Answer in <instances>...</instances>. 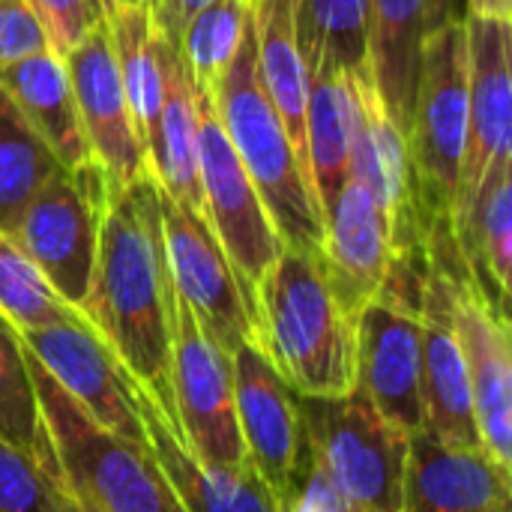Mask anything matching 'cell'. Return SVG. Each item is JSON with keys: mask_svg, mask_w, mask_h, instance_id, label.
Returning a JSON list of instances; mask_svg holds the SVG:
<instances>
[{"mask_svg": "<svg viewBox=\"0 0 512 512\" xmlns=\"http://www.w3.org/2000/svg\"><path fill=\"white\" fill-rule=\"evenodd\" d=\"M84 321L171 423V276L162 252L153 177L105 201Z\"/></svg>", "mask_w": 512, "mask_h": 512, "instance_id": "cell-1", "label": "cell"}, {"mask_svg": "<svg viewBox=\"0 0 512 512\" xmlns=\"http://www.w3.org/2000/svg\"><path fill=\"white\" fill-rule=\"evenodd\" d=\"M255 345L300 399H336L357 384L354 321L312 255L276 258L255 297Z\"/></svg>", "mask_w": 512, "mask_h": 512, "instance_id": "cell-2", "label": "cell"}, {"mask_svg": "<svg viewBox=\"0 0 512 512\" xmlns=\"http://www.w3.org/2000/svg\"><path fill=\"white\" fill-rule=\"evenodd\" d=\"M213 105L234 153L270 213L282 246L318 258L324 240L321 207L285 123L261 84L252 15L225 78L213 90Z\"/></svg>", "mask_w": 512, "mask_h": 512, "instance_id": "cell-3", "label": "cell"}, {"mask_svg": "<svg viewBox=\"0 0 512 512\" xmlns=\"http://www.w3.org/2000/svg\"><path fill=\"white\" fill-rule=\"evenodd\" d=\"M33 390L57 474L78 507L93 512H183L150 444L126 441L75 405L27 351Z\"/></svg>", "mask_w": 512, "mask_h": 512, "instance_id": "cell-4", "label": "cell"}, {"mask_svg": "<svg viewBox=\"0 0 512 512\" xmlns=\"http://www.w3.org/2000/svg\"><path fill=\"white\" fill-rule=\"evenodd\" d=\"M408 156L426 240L450 225L459 198L468 141V27L465 18H441L423 39L417 99L408 126Z\"/></svg>", "mask_w": 512, "mask_h": 512, "instance_id": "cell-5", "label": "cell"}, {"mask_svg": "<svg viewBox=\"0 0 512 512\" xmlns=\"http://www.w3.org/2000/svg\"><path fill=\"white\" fill-rule=\"evenodd\" d=\"M306 447L333 486L360 510H405L408 441L354 384L336 399H300Z\"/></svg>", "mask_w": 512, "mask_h": 512, "instance_id": "cell-6", "label": "cell"}, {"mask_svg": "<svg viewBox=\"0 0 512 512\" xmlns=\"http://www.w3.org/2000/svg\"><path fill=\"white\" fill-rule=\"evenodd\" d=\"M423 276L426 261L393 258L384 285L354 321L357 384L405 435L423 429Z\"/></svg>", "mask_w": 512, "mask_h": 512, "instance_id": "cell-7", "label": "cell"}, {"mask_svg": "<svg viewBox=\"0 0 512 512\" xmlns=\"http://www.w3.org/2000/svg\"><path fill=\"white\" fill-rule=\"evenodd\" d=\"M171 402L183 447L213 471L249 468L237 405L234 369L189 303L171 285Z\"/></svg>", "mask_w": 512, "mask_h": 512, "instance_id": "cell-8", "label": "cell"}, {"mask_svg": "<svg viewBox=\"0 0 512 512\" xmlns=\"http://www.w3.org/2000/svg\"><path fill=\"white\" fill-rule=\"evenodd\" d=\"M195 111H198V180L204 195V213L237 273V282L255 318V297L285 246L270 222V213L255 183L249 180L240 156L234 153L219 123L213 93L198 84H195Z\"/></svg>", "mask_w": 512, "mask_h": 512, "instance_id": "cell-9", "label": "cell"}, {"mask_svg": "<svg viewBox=\"0 0 512 512\" xmlns=\"http://www.w3.org/2000/svg\"><path fill=\"white\" fill-rule=\"evenodd\" d=\"M105 201L108 192L99 165L78 171L57 168L9 231L51 288L78 312L93 279Z\"/></svg>", "mask_w": 512, "mask_h": 512, "instance_id": "cell-10", "label": "cell"}, {"mask_svg": "<svg viewBox=\"0 0 512 512\" xmlns=\"http://www.w3.org/2000/svg\"><path fill=\"white\" fill-rule=\"evenodd\" d=\"M156 195L162 252L174 291L225 354H234L243 342H255V318L207 219L168 198L159 186Z\"/></svg>", "mask_w": 512, "mask_h": 512, "instance_id": "cell-11", "label": "cell"}, {"mask_svg": "<svg viewBox=\"0 0 512 512\" xmlns=\"http://www.w3.org/2000/svg\"><path fill=\"white\" fill-rule=\"evenodd\" d=\"M18 339L90 420L126 441L147 444L135 384L84 318L18 330Z\"/></svg>", "mask_w": 512, "mask_h": 512, "instance_id": "cell-12", "label": "cell"}, {"mask_svg": "<svg viewBox=\"0 0 512 512\" xmlns=\"http://www.w3.org/2000/svg\"><path fill=\"white\" fill-rule=\"evenodd\" d=\"M63 63L69 72L87 147L105 180V192L108 198L120 195L132 183L147 177L150 168L117 75L105 21L93 24L81 36V42L63 57Z\"/></svg>", "mask_w": 512, "mask_h": 512, "instance_id": "cell-13", "label": "cell"}, {"mask_svg": "<svg viewBox=\"0 0 512 512\" xmlns=\"http://www.w3.org/2000/svg\"><path fill=\"white\" fill-rule=\"evenodd\" d=\"M231 369L246 462L279 504L291 492L306 453L300 396H294L255 342H243L231 354Z\"/></svg>", "mask_w": 512, "mask_h": 512, "instance_id": "cell-14", "label": "cell"}, {"mask_svg": "<svg viewBox=\"0 0 512 512\" xmlns=\"http://www.w3.org/2000/svg\"><path fill=\"white\" fill-rule=\"evenodd\" d=\"M453 318L465 351L474 420L483 453L501 474L512 468V345L510 315L474 282L468 270L456 276Z\"/></svg>", "mask_w": 512, "mask_h": 512, "instance_id": "cell-15", "label": "cell"}, {"mask_svg": "<svg viewBox=\"0 0 512 512\" xmlns=\"http://www.w3.org/2000/svg\"><path fill=\"white\" fill-rule=\"evenodd\" d=\"M357 96V135L351 180H357L390 222L393 258H426V228L417 207L414 171L402 129L384 111L375 84L351 81Z\"/></svg>", "mask_w": 512, "mask_h": 512, "instance_id": "cell-16", "label": "cell"}, {"mask_svg": "<svg viewBox=\"0 0 512 512\" xmlns=\"http://www.w3.org/2000/svg\"><path fill=\"white\" fill-rule=\"evenodd\" d=\"M324 240L318 264L324 279L342 306V312L357 321L360 309L378 294L393 264L390 222L372 195L348 177L330 207L321 213Z\"/></svg>", "mask_w": 512, "mask_h": 512, "instance_id": "cell-17", "label": "cell"}, {"mask_svg": "<svg viewBox=\"0 0 512 512\" xmlns=\"http://www.w3.org/2000/svg\"><path fill=\"white\" fill-rule=\"evenodd\" d=\"M468 141L453 216L474 198L486 168L512 150L510 21L468 15Z\"/></svg>", "mask_w": 512, "mask_h": 512, "instance_id": "cell-18", "label": "cell"}, {"mask_svg": "<svg viewBox=\"0 0 512 512\" xmlns=\"http://www.w3.org/2000/svg\"><path fill=\"white\" fill-rule=\"evenodd\" d=\"M402 512H510V477L480 447H453L414 432Z\"/></svg>", "mask_w": 512, "mask_h": 512, "instance_id": "cell-19", "label": "cell"}, {"mask_svg": "<svg viewBox=\"0 0 512 512\" xmlns=\"http://www.w3.org/2000/svg\"><path fill=\"white\" fill-rule=\"evenodd\" d=\"M162 105L147 141V168L153 183L192 213L204 216V195L198 180V111L195 84L177 51V45L162 33ZM210 225V222H207Z\"/></svg>", "mask_w": 512, "mask_h": 512, "instance_id": "cell-20", "label": "cell"}, {"mask_svg": "<svg viewBox=\"0 0 512 512\" xmlns=\"http://www.w3.org/2000/svg\"><path fill=\"white\" fill-rule=\"evenodd\" d=\"M138 408L147 432L150 453L165 474L171 492L177 495L183 512H279L276 498L264 489V483L252 474V468L243 471H213L201 465L180 441L174 423L141 393Z\"/></svg>", "mask_w": 512, "mask_h": 512, "instance_id": "cell-21", "label": "cell"}, {"mask_svg": "<svg viewBox=\"0 0 512 512\" xmlns=\"http://www.w3.org/2000/svg\"><path fill=\"white\" fill-rule=\"evenodd\" d=\"M435 0H372L369 66L390 120L408 135L426 33L438 24Z\"/></svg>", "mask_w": 512, "mask_h": 512, "instance_id": "cell-22", "label": "cell"}, {"mask_svg": "<svg viewBox=\"0 0 512 512\" xmlns=\"http://www.w3.org/2000/svg\"><path fill=\"white\" fill-rule=\"evenodd\" d=\"M0 84L9 90L21 114L57 156V162L69 171L90 168L93 153L84 138L81 114L75 105V93L69 84V72L63 57L54 51H39L24 57L6 69H0Z\"/></svg>", "mask_w": 512, "mask_h": 512, "instance_id": "cell-23", "label": "cell"}, {"mask_svg": "<svg viewBox=\"0 0 512 512\" xmlns=\"http://www.w3.org/2000/svg\"><path fill=\"white\" fill-rule=\"evenodd\" d=\"M306 150L315 183V198L324 207L333 204L339 189L351 177V150L357 135V96L351 78L327 60L306 66Z\"/></svg>", "mask_w": 512, "mask_h": 512, "instance_id": "cell-24", "label": "cell"}, {"mask_svg": "<svg viewBox=\"0 0 512 512\" xmlns=\"http://www.w3.org/2000/svg\"><path fill=\"white\" fill-rule=\"evenodd\" d=\"M297 12H300V0H252L258 75L312 180L309 150H306L309 72L300 54V39H297Z\"/></svg>", "mask_w": 512, "mask_h": 512, "instance_id": "cell-25", "label": "cell"}, {"mask_svg": "<svg viewBox=\"0 0 512 512\" xmlns=\"http://www.w3.org/2000/svg\"><path fill=\"white\" fill-rule=\"evenodd\" d=\"M117 75L138 129V138L147 153V141L162 105V57H159V36L162 27L156 15L144 3H117L105 18Z\"/></svg>", "mask_w": 512, "mask_h": 512, "instance_id": "cell-26", "label": "cell"}, {"mask_svg": "<svg viewBox=\"0 0 512 512\" xmlns=\"http://www.w3.org/2000/svg\"><path fill=\"white\" fill-rule=\"evenodd\" d=\"M369 18L372 0H300L297 39L303 63L327 60L351 81H372Z\"/></svg>", "mask_w": 512, "mask_h": 512, "instance_id": "cell-27", "label": "cell"}, {"mask_svg": "<svg viewBox=\"0 0 512 512\" xmlns=\"http://www.w3.org/2000/svg\"><path fill=\"white\" fill-rule=\"evenodd\" d=\"M63 168L0 84V231H12L45 180Z\"/></svg>", "mask_w": 512, "mask_h": 512, "instance_id": "cell-28", "label": "cell"}, {"mask_svg": "<svg viewBox=\"0 0 512 512\" xmlns=\"http://www.w3.org/2000/svg\"><path fill=\"white\" fill-rule=\"evenodd\" d=\"M0 441L30 453L57 471L54 453L45 435L39 399L30 378L27 348L18 330L0 315Z\"/></svg>", "mask_w": 512, "mask_h": 512, "instance_id": "cell-29", "label": "cell"}, {"mask_svg": "<svg viewBox=\"0 0 512 512\" xmlns=\"http://www.w3.org/2000/svg\"><path fill=\"white\" fill-rule=\"evenodd\" d=\"M252 15V0H213L198 9L177 36V51L192 75V81L204 90H216L225 78L246 21Z\"/></svg>", "mask_w": 512, "mask_h": 512, "instance_id": "cell-30", "label": "cell"}, {"mask_svg": "<svg viewBox=\"0 0 512 512\" xmlns=\"http://www.w3.org/2000/svg\"><path fill=\"white\" fill-rule=\"evenodd\" d=\"M0 315L15 330H36L84 318L51 288L42 270L6 231H0Z\"/></svg>", "mask_w": 512, "mask_h": 512, "instance_id": "cell-31", "label": "cell"}, {"mask_svg": "<svg viewBox=\"0 0 512 512\" xmlns=\"http://www.w3.org/2000/svg\"><path fill=\"white\" fill-rule=\"evenodd\" d=\"M0 512H81L60 474L0 441Z\"/></svg>", "mask_w": 512, "mask_h": 512, "instance_id": "cell-32", "label": "cell"}, {"mask_svg": "<svg viewBox=\"0 0 512 512\" xmlns=\"http://www.w3.org/2000/svg\"><path fill=\"white\" fill-rule=\"evenodd\" d=\"M279 512H366L357 504H351L336 486L333 480L324 474V468L315 462V456L303 453L300 471L294 477L291 492L279 501Z\"/></svg>", "mask_w": 512, "mask_h": 512, "instance_id": "cell-33", "label": "cell"}, {"mask_svg": "<svg viewBox=\"0 0 512 512\" xmlns=\"http://www.w3.org/2000/svg\"><path fill=\"white\" fill-rule=\"evenodd\" d=\"M27 3L48 36V48L57 57H66L81 42V36L93 24H99L87 0H27Z\"/></svg>", "mask_w": 512, "mask_h": 512, "instance_id": "cell-34", "label": "cell"}, {"mask_svg": "<svg viewBox=\"0 0 512 512\" xmlns=\"http://www.w3.org/2000/svg\"><path fill=\"white\" fill-rule=\"evenodd\" d=\"M48 48V36L27 0H0V69Z\"/></svg>", "mask_w": 512, "mask_h": 512, "instance_id": "cell-35", "label": "cell"}, {"mask_svg": "<svg viewBox=\"0 0 512 512\" xmlns=\"http://www.w3.org/2000/svg\"><path fill=\"white\" fill-rule=\"evenodd\" d=\"M207 3H213V0H156L153 15H156V24L162 27V33L177 45V36H180L183 24H186L198 9H204Z\"/></svg>", "mask_w": 512, "mask_h": 512, "instance_id": "cell-36", "label": "cell"}, {"mask_svg": "<svg viewBox=\"0 0 512 512\" xmlns=\"http://www.w3.org/2000/svg\"><path fill=\"white\" fill-rule=\"evenodd\" d=\"M468 15H480V18H498V21H510V18H512V0H468Z\"/></svg>", "mask_w": 512, "mask_h": 512, "instance_id": "cell-37", "label": "cell"}, {"mask_svg": "<svg viewBox=\"0 0 512 512\" xmlns=\"http://www.w3.org/2000/svg\"><path fill=\"white\" fill-rule=\"evenodd\" d=\"M87 3H90V9H93L96 21H105V18H108V12H111L117 3H123V0H87Z\"/></svg>", "mask_w": 512, "mask_h": 512, "instance_id": "cell-38", "label": "cell"}, {"mask_svg": "<svg viewBox=\"0 0 512 512\" xmlns=\"http://www.w3.org/2000/svg\"><path fill=\"white\" fill-rule=\"evenodd\" d=\"M123 3H144V6H150V9H156V0H123Z\"/></svg>", "mask_w": 512, "mask_h": 512, "instance_id": "cell-39", "label": "cell"}, {"mask_svg": "<svg viewBox=\"0 0 512 512\" xmlns=\"http://www.w3.org/2000/svg\"><path fill=\"white\" fill-rule=\"evenodd\" d=\"M78 510H81V512H93V510H87V507H78Z\"/></svg>", "mask_w": 512, "mask_h": 512, "instance_id": "cell-40", "label": "cell"}]
</instances>
